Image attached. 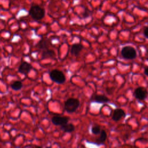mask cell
<instances>
[{"instance_id": "obj_11", "label": "cell", "mask_w": 148, "mask_h": 148, "mask_svg": "<svg viewBox=\"0 0 148 148\" xmlns=\"http://www.w3.org/2000/svg\"><path fill=\"white\" fill-rule=\"evenodd\" d=\"M54 54H55V53L52 50H49L48 49L44 50L42 54V59H46V58L53 57Z\"/></svg>"}, {"instance_id": "obj_6", "label": "cell", "mask_w": 148, "mask_h": 148, "mask_svg": "<svg viewBox=\"0 0 148 148\" xmlns=\"http://www.w3.org/2000/svg\"><path fill=\"white\" fill-rule=\"evenodd\" d=\"M69 119L68 117L54 116L51 118V121L54 125L61 126L68 123Z\"/></svg>"}, {"instance_id": "obj_5", "label": "cell", "mask_w": 148, "mask_h": 148, "mask_svg": "<svg viewBox=\"0 0 148 148\" xmlns=\"http://www.w3.org/2000/svg\"><path fill=\"white\" fill-rule=\"evenodd\" d=\"M134 95L136 99L139 100H143L147 97L148 92L144 87H139L135 90Z\"/></svg>"}, {"instance_id": "obj_7", "label": "cell", "mask_w": 148, "mask_h": 148, "mask_svg": "<svg viewBox=\"0 0 148 148\" xmlns=\"http://www.w3.org/2000/svg\"><path fill=\"white\" fill-rule=\"evenodd\" d=\"M31 69H32L31 65L28 63L27 62L25 61L22 62L20 65L18 67V71L22 74H27Z\"/></svg>"}, {"instance_id": "obj_9", "label": "cell", "mask_w": 148, "mask_h": 148, "mask_svg": "<svg viewBox=\"0 0 148 148\" xmlns=\"http://www.w3.org/2000/svg\"><path fill=\"white\" fill-rule=\"evenodd\" d=\"M82 49L83 46L82 45H80V43H75L71 47V53L72 55L76 56L80 53Z\"/></svg>"}, {"instance_id": "obj_14", "label": "cell", "mask_w": 148, "mask_h": 148, "mask_svg": "<svg viewBox=\"0 0 148 148\" xmlns=\"http://www.w3.org/2000/svg\"><path fill=\"white\" fill-rule=\"evenodd\" d=\"M10 86L13 90L17 91L22 88L23 84L20 81H15L11 84Z\"/></svg>"}, {"instance_id": "obj_3", "label": "cell", "mask_w": 148, "mask_h": 148, "mask_svg": "<svg viewBox=\"0 0 148 148\" xmlns=\"http://www.w3.org/2000/svg\"><path fill=\"white\" fill-rule=\"evenodd\" d=\"M49 76L52 81L58 84L64 83L66 79L64 74L61 71L57 69L51 71L49 73Z\"/></svg>"}, {"instance_id": "obj_12", "label": "cell", "mask_w": 148, "mask_h": 148, "mask_svg": "<svg viewBox=\"0 0 148 148\" xmlns=\"http://www.w3.org/2000/svg\"><path fill=\"white\" fill-rule=\"evenodd\" d=\"M61 130L65 132H71L75 130V127L72 124L66 123L64 125H61Z\"/></svg>"}, {"instance_id": "obj_15", "label": "cell", "mask_w": 148, "mask_h": 148, "mask_svg": "<svg viewBox=\"0 0 148 148\" xmlns=\"http://www.w3.org/2000/svg\"><path fill=\"white\" fill-rule=\"evenodd\" d=\"M106 138H107L106 132H105V130H102V131H101L100 135H99V137L98 140L99 142L102 143V142H104L106 140Z\"/></svg>"}, {"instance_id": "obj_10", "label": "cell", "mask_w": 148, "mask_h": 148, "mask_svg": "<svg viewBox=\"0 0 148 148\" xmlns=\"http://www.w3.org/2000/svg\"><path fill=\"white\" fill-rule=\"evenodd\" d=\"M94 100L95 102H99V103H105V102H109L110 99L105 95H102V94H98V95H95L94 98Z\"/></svg>"}, {"instance_id": "obj_8", "label": "cell", "mask_w": 148, "mask_h": 148, "mask_svg": "<svg viewBox=\"0 0 148 148\" xmlns=\"http://www.w3.org/2000/svg\"><path fill=\"white\" fill-rule=\"evenodd\" d=\"M125 116V113L123 109H116L114 110V112L112 116V119L114 121H117L120 120L122 117H124Z\"/></svg>"}, {"instance_id": "obj_1", "label": "cell", "mask_w": 148, "mask_h": 148, "mask_svg": "<svg viewBox=\"0 0 148 148\" xmlns=\"http://www.w3.org/2000/svg\"><path fill=\"white\" fill-rule=\"evenodd\" d=\"M29 14L35 20H41L45 16V10L38 5L31 6L29 10Z\"/></svg>"}, {"instance_id": "obj_2", "label": "cell", "mask_w": 148, "mask_h": 148, "mask_svg": "<svg viewBox=\"0 0 148 148\" xmlns=\"http://www.w3.org/2000/svg\"><path fill=\"white\" fill-rule=\"evenodd\" d=\"M80 102L77 98H71L67 99L64 103L65 110L69 113L74 112L79 106Z\"/></svg>"}, {"instance_id": "obj_16", "label": "cell", "mask_w": 148, "mask_h": 148, "mask_svg": "<svg viewBox=\"0 0 148 148\" xmlns=\"http://www.w3.org/2000/svg\"><path fill=\"white\" fill-rule=\"evenodd\" d=\"M91 132L93 134L97 135V134H99L101 132V128L98 125H95L93 126L91 128Z\"/></svg>"}, {"instance_id": "obj_13", "label": "cell", "mask_w": 148, "mask_h": 148, "mask_svg": "<svg viewBox=\"0 0 148 148\" xmlns=\"http://www.w3.org/2000/svg\"><path fill=\"white\" fill-rule=\"evenodd\" d=\"M49 42L47 40H44V39L40 40L37 45V47L40 50H42L47 49L49 48Z\"/></svg>"}, {"instance_id": "obj_4", "label": "cell", "mask_w": 148, "mask_h": 148, "mask_svg": "<svg viewBox=\"0 0 148 148\" xmlns=\"http://www.w3.org/2000/svg\"><path fill=\"white\" fill-rule=\"evenodd\" d=\"M121 54L123 58L127 60H132L136 57V51L134 47L130 46L124 47L121 51Z\"/></svg>"}, {"instance_id": "obj_17", "label": "cell", "mask_w": 148, "mask_h": 148, "mask_svg": "<svg viewBox=\"0 0 148 148\" xmlns=\"http://www.w3.org/2000/svg\"><path fill=\"white\" fill-rule=\"evenodd\" d=\"M143 35L146 38H148V27H146L143 30Z\"/></svg>"}, {"instance_id": "obj_18", "label": "cell", "mask_w": 148, "mask_h": 148, "mask_svg": "<svg viewBox=\"0 0 148 148\" xmlns=\"http://www.w3.org/2000/svg\"><path fill=\"white\" fill-rule=\"evenodd\" d=\"M144 73H145L146 76H148V66H147V67H146V68H145V69H144Z\"/></svg>"}]
</instances>
